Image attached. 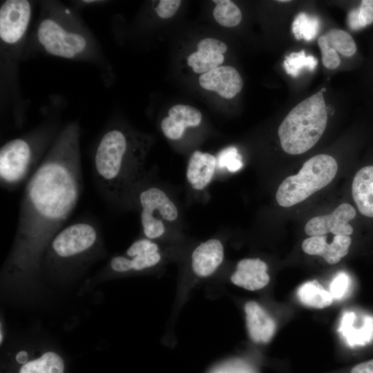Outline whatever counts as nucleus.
<instances>
[{"label": "nucleus", "instance_id": "obj_1", "mask_svg": "<svg viewBox=\"0 0 373 373\" xmlns=\"http://www.w3.org/2000/svg\"><path fill=\"white\" fill-rule=\"evenodd\" d=\"M79 137V124H67L26 182L16 234L20 267L37 260L77 206L82 187Z\"/></svg>", "mask_w": 373, "mask_h": 373}, {"label": "nucleus", "instance_id": "obj_2", "mask_svg": "<svg viewBox=\"0 0 373 373\" xmlns=\"http://www.w3.org/2000/svg\"><path fill=\"white\" fill-rule=\"evenodd\" d=\"M150 141L146 136L121 126L108 128L93 155V173L106 199L119 204L144 178Z\"/></svg>", "mask_w": 373, "mask_h": 373}, {"label": "nucleus", "instance_id": "obj_3", "mask_svg": "<svg viewBox=\"0 0 373 373\" xmlns=\"http://www.w3.org/2000/svg\"><path fill=\"white\" fill-rule=\"evenodd\" d=\"M53 131L37 129L6 142L0 149L1 186L12 191L28 180L38 167L56 136Z\"/></svg>", "mask_w": 373, "mask_h": 373}, {"label": "nucleus", "instance_id": "obj_4", "mask_svg": "<svg viewBox=\"0 0 373 373\" xmlns=\"http://www.w3.org/2000/svg\"><path fill=\"white\" fill-rule=\"evenodd\" d=\"M327 122L326 104L321 90L294 107L279 126L283 150L291 155L312 148L323 134Z\"/></svg>", "mask_w": 373, "mask_h": 373}, {"label": "nucleus", "instance_id": "obj_5", "mask_svg": "<svg viewBox=\"0 0 373 373\" xmlns=\"http://www.w3.org/2000/svg\"><path fill=\"white\" fill-rule=\"evenodd\" d=\"M68 10H52L39 21L37 41L47 54L68 59L87 58L93 50L91 36Z\"/></svg>", "mask_w": 373, "mask_h": 373}, {"label": "nucleus", "instance_id": "obj_6", "mask_svg": "<svg viewBox=\"0 0 373 373\" xmlns=\"http://www.w3.org/2000/svg\"><path fill=\"white\" fill-rule=\"evenodd\" d=\"M338 165L335 159L319 154L307 160L298 174L285 178L280 184L276 198L278 204L289 207L305 200L329 184L334 178Z\"/></svg>", "mask_w": 373, "mask_h": 373}, {"label": "nucleus", "instance_id": "obj_7", "mask_svg": "<svg viewBox=\"0 0 373 373\" xmlns=\"http://www.w3.org/2000/svg\"><path fill=\"white\" fill-rule=\"evenodd\" d=\"M97 225L90 220H79L64 227L48 245L50 263H70L91 254L99 244Z\"/></svg>", "mask_w": 373, "mask_h": 373}, {"label": "nucleus", "instance_id": "obj_8", "mask_svg": "<svg viewBox=\"0 0 373 373\" xmlns=\"http://www.w3.org/2000/svg\"><path fill=\"white\" fill-rule=\"evenodd\" d=\"M139 201L144 234L150 240L161 237L165 232L164 221H174L178 218L176 206L164 191L155 186L142 191Z\"/></svg>", "mask_w": 373, "mask_h": 373}, {"label": "nucleus", "instance_id": "obj_9", "mask_svg": "<svg viewBox=\"0 0 373 373\" xmlns=\"http://www.w3.org/2000/svg\"><path fill=\"white\" fill-rule=\"evenodd\" d=\"M32 15L27 0H7L0 7V39L3 46L19 45L27 32Z\"/></svg>", "mask_w": 373, "mask_h": 373}, {"label": "nucleus", "instance_id": "obj_10", "mask_svg": "<svg viewBox=\"0 0 373 373\" xmlns=\"http://www.w3.org/2000/svg\"><path fill=\"white\" fill-rule=\"evenodd\" d=\"M126 255L111 258L109 265L113 271H140L151 268L161 260L158 245L149 238L135 241L126 250Z\"/></svg>", "mask_w": 373, "mask_h": 373}, {"label": "nucleus", "instance_id": "obj_11", "mask_svg": "<svg viewBox=\"0 0 373 373\" xmlns=\"http://www.w3.org/2000/svg\"><path fill=\"white\" fill-rule=\"evenodd\" d=\"M356 210L350 204L343 203L330 214L319 216L310 219L305 227L307 235L325 236L332 233L335 236H350L353 228L349 221L356 216Z\"/></svg>", "mask_w": 373, "mask_h": 373}, {"label": "nucleus", "instance_id": "obj_12", "mask_svg": "<svg viewBox=\"0 0 373 373\" xmlns=\"http://www.w3.org/2000/svg\"><path fill=\"white\" fill-rule=\"evenodd\" d=\"M202 88L217 93L225 99H231L241 91L242 79L238 71L230 66H220L199 77Z\"/></svg>", "mask_w": 373, "mask_h": 373}, {"label": "nucleus", "instance_id": "obj_13", "mask_svg": "<svg viewBox=\"0 0 373 373\" xmlns=\"http://www.w3.org/2000/svg\"><path fill=\"white\" fill-rule=\"evenodd\" d=\"M197 49L189 55L187 63L195 73L204 74L220 66L227 46L218 39L207 37L198 43Z\"/></svg>", "mask_w": 373, "mask_h": 373}, {"label": "nucleus", "instance_id": "obj_14", "mask_svg": "<svg viewBox=\"0 0 373 373\" xmlns=\"http://www.w3.org/2000/svg\"><path fill=\"white\" fill-rule=\"evenodd\" d=\"M267 264L260 258H245L240 260L231 276L235 285L249 291L259 290L270 280Z\"/></svg>", "mask_w": 373, "mask_h": 373}, {"label": "nucleus", "instance_id": "obj_15", "mask_svg": "<svg viewBox=\"0 0 373 373\" xmlns=\"http://www.w3.org/2000/svg\"><path fill=\"white\" fill-rule=\"evenodd\" d=\"M326 240V236L309 237L303 242L302 249L307 254L321 256L330 265L336 264L347 254L352 239L348 236H335L330 244Z\"/></svg>", "mask_w": 373, "mask_h": 373}, {"label": "nucleus", "instance_id": "obj_16", "mask_svg": "<svg viewBox=\"0 0 373 373\" xmlns=\"http://www.w3.org/2000/svg\"><path fill=\"white\" fill-rule=\"evenodd\" d=\"M168 114L161 122V129L171 140L180 139L187 127L198 126L202 120L200 111L189 105H175L169 110Z\"/></svg>", "mask_w": 373, "mask_h": 373}, {"label": "nucleus", "instance_id": "obj_17", "mask_svg": "<svg viewBox=\"0 0 373 373\" xmlns=\"http://www.w3.org/2000/svg\"><path fill=\"white\" fill-rule=\"evenodd\" d=\"M245 312L247 327L251 341L258 344L269 343L276 332L275 321L254 300L245 303Z\"/></svg>", "mask_w": 373, "mask_h": 373}, {"label": "nucleus", "instance_id": "obj_18", "mask_svg": "<svg viewBox=\"0 0 373 373\" xmlns=\"http://www.w3.org/2000/svg\"><path fill=\"white\" fill-rule=\"evenodd\" d=\"M224 259V247L218 239H209L198 245L191 255V267L199 277L211 276Z\"/></svg>", "mask_w": 373, "mask_h": 373}, {"label": "nucleus", "instance_id": "obj_19", "mask_svg": "<svg viewBox=\"0 0 373 373\" xmlns=\"http://www.w3.org/2000/svg\"><path fill=\"white\" fill-rule=\"evenodd\" d=\"M216 166V157L209 153L195 151L191 155L186 178L195 190L204 189L211 181Z\"/></svg>", "mask_w": 373, "mask_h": 373}, {"label": "nucleus", "instance_id": "obj_20", "mask_svg": "<svg viewBox=\"0 0 373 373\" xmlns=\"http://www.w3.org/2000/svg\"><path fill=\"white\" fill-rule=\"evenodd\" d=\"M352 194L358 211L367 217H373V166H367L356 173Z\"/></svg>", "mask_w": 373, "mask_h": 373}, {"label": "nucleus", "instance_id": "obj_21", "mask_svg": "<svg viewBox=\"0 0 373 373\" xmlns=\"http://www.w3.org/2000/svg\"><path fill=\"white\" fill-rule=\"evenodd\" d=\"M297 296L303 305L315 309L327 307L334 300L330 292L316 280L301 285L297 290Z\"/></svg>", "mask_w": 373, "mask_h": 373}, {"label": "nucleus", "instance_id": "obj_22", "mask_svg": "<svg viewBox=\"0 0 373 373\" xmlns=\"http://www.w3.org/2000/svg\"><path fill=\"white\" fill-rule=\"evenodd\" d=\"M64 361L61 356L48 351L23 363L18 373H64Z\"/></svg>", "mask_w": 373, "mask_h": 373}, {"label": "nucleus", "instance_id": "obj_23", "mask_svg": "<svg viewBox=\"0 0 373 373\" xmlns=\"http://www.w3.org/2000/svg\"><path fill=\"white\" fill-rule=\"evenodd\" d=\"M216 3L213 11L216 21L224 27H234L242 19V13L238 7L229 0H214Z\"/></svg>", "mask_w": 373, "mask_h": 373}, {"label": "nucleus", "instance_id": "obj_24", "mask_svg": "<svg viewBox=\"0 0 373 373\" xmlns=\"http://www.w3.org/2000/svg\"><path fill=\"white\" fill-rule=\"evenodd\" d=\"M324 36L328 45L345 57H351L356 51L353 38L345 30L333 28L327 31Z\"/></svg>", "mask_w": 373, "mask_h": 373}, {"label": "nucleus", "instance_id": "obj_25", "mask_svg": "<svg viewBox=\"0 0 373 373\" xmlns=\"http://www.w3.org/2000/svg\"><path fill=\"white\" fill-rule=\"evenodd\" d=\"M320 28V21L314 16L299 13L292 23V32L296 39L312 40Z\"/></svg>", "mask_w": 373, "mask_h": 373}, {"label": "nucleus", "instance_id": "obj_26", "mask_svg": "<svg viewBox=\"0 0 373 373\" xmlns=\"http://www.w3.org/2000/svg\"><path fill=\"white\" fill-rule=\"evenodd\" d=\"M318 61L316 57L306 56L303 50L298 52H292L287 56L283 62L286 73L292 76L297 77L304 69L314 70Z\"/></svg>", "mask_w": 373, "mask_h": 373}, {"label": "nucleus", "instance_id": "obj_27", "mask_svg": "<svg viewBox=\"0 0 373 373\" xmlns=\"http://www.w3.org/2000/svg\"><path fill=\"white\" fill-rule=\"evenodd\" d=\"M373 23V0H363L361 6L352 9L347 15V23L353 30L363 28Z\"/></svg>", "mask_w": 373, "mask_h": 373}, {"label": "nucleus", "instance_id": "obj_28", "mask_svg": "<svg viewBox=\"0 0 373 373\" xmlns=\"http://www.w3.org/2000/svg\"><path fill=\"white\" fill-rule=\"evenodd\" d=\"M216 166L232 173L239 171L243 166L242 156L234 146H229L219 153L216 158Z\"/></svg>", "mask_w": 373, "mask_h": 373}, {"label": "nucleus", "instance_id": "obj_29", "mask_svg": "<svg viewBox=\"0 0 373 373\" xmlns=\"http://www.w3.org/2000/svg\"><path fill=\"white\" fill-rule=\"evenodd\" d=\"M318 44L321 51L322 62L325 67L329 69L336 68L341 64L338 53L327 44L324 35L319 37Z\"/></svg>", "mask_w": 373, "mask_h": 373}, {"label": "nucleus", "instance_id": "obj_30", "mask_svg": "<svg viewBox=\"0 0 373 373\" xmlns=\"http://www.w3.org/2000/svg\"><path fill=\"white\" fill-rule=\"evenodd\" d=\"M350 280L344 272H340L332 280L330 285V294L333 298L340 300L346 294Z\"/></svg>", "mask_w": 373, "mask_h": 373}, {"label": "nucleus", "instance_id": "obj_31", "mask_svg": "<svg viewBox=\"0 0 373 373\" xmlns=\"http://www.w3.org/2000/svg\"><path fill=\"white\" fill-rule=\"evenodd\" d=\"M181 3L180 0H160L155 10L160 17L168 19L176 13Z\"/></svg>", "mask_w": 373, "mask_h": 373}, {"label": "nucleus", "instance_id": "obj_32", "mask_svg": "<svg viewBox=\"0 0 373 373\" xmlns=\"http://www.w3.org/2000/svg\"><path fill=\"white\" fill-rule=\"evenodd\" d=\"M213 373H251L248 368L240 363H229L216 369Z\"/></svg>", "mask_w": 373, "mask_h": 373}, {"label": "nucleus", "instance_id": "obj_33", "mask_svg": "<svg viewBox=\"0 0 373 373\" xmlns=\"http://www.w3.org/2000/svg\"><path fill=\"white\" fill-rule=\"evenodd\" d=\"M350 373H373V358L354 365Z\"/></svg>", "mask_w": 373, "mask_h": 373}, {"label": "nucleus", "instance_id": "obj_34", "mask_svg": "<svg viewBox=\"0 0 373 373\" xmlns=\"http://www.w3.org/2000/svg\"><path fill=\"white\" fill-rule=\"evenodd\" d=\"M278 2H288L289 1H287V0H280V1H277Z\"/></svg>", "mask_w": 373, "mask_h": 373}]
</instances>
